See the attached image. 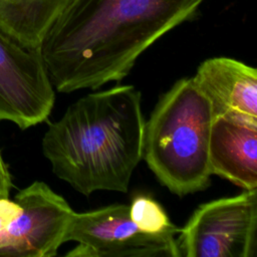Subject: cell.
Wrapping results in <instances>:
<instances>
[{"label": "cell", "instance_id": "cell-7", "mask_svg": "<svg viewBox=\"0 0 257 257\" xmlns=\"http://www.w3.org/2000/svg\"><path fill=\"white\" fill-rule=\"evenodd\" d=\"M18 214L7 226L0 243V255L52 257L65 243L74 214L68 203L47 184L35 181L14 197Z\"/></svg>", "mask_w": 257, "mask_h": 257}, {"label": "cell", "instance_id": "cell-10", "mask_svg": "<svg viewBox=\"0 0 257 257\" xmlns=\"http://www.w3.org/2000/svg\"><path fill=\"white\" fill-rule=\"evenodd\" d=\"M68 0H0V26L23 43L41 42Z\"/></svg>", "mask_w": 257, "mask_h": 257}, {"label": "cell", "instance_id": "cell-6", "mask_svg": "<svg viewBox=\"0 0 257 257\" xmlns=\"http://www.w3.org/2000/svg\"><path fill=\"white\" fill-rule=\"evenodd\" d=\"M54 100L40 48L0 26V120L26 130L47 119Z\"/></svg>", "mask_w": 257, "mask_h": 257}, {"label": "cell", "instance_id": "cell-13", "mask_svg": "<svg viewBox=\"0 0 257 257\" xmlns=\"http://www.w3.org/2000/svg\"><path fill=\"white\" fill-rule=\"evenodd\" d=\"M12 187L11 175L8 171V167L4 162V159L0 152V198L9 197V193Z\"/></svg>", "mask_w": 257, "mask_h": 257}, {"label": "cell", "instance_id": "cell-4", "mask_svg": "<svg viewBox=\"0 0 257 257\" xmlns=\"http://www.w3.org/2000/svg\"><path fill=\"white\" fill-rule=\"evenodd\" d=\"M257 191L200 205L177 239L186 257H254L257 248Z\"/></svg>", "mask_w": 257, "mask_h": 257}, {"label": "cell", "instance_id": "cell-8", "mask_svg": "<svg viewBox=\"0 0 257 257\" xmlns=\"http://www.w3.org/2000/svg\"><path fill=\"white\" fill-rule=\"evenodd\" d=\"M193 80L209 99L214 117L227 116L257 125V70L229 57H212Z\"/></svg>", "mask_w": 257, "mask_h": 257}, {"label": "cell", "instance_id": "cell-3", "mask_svg": "<svg viewBox=\"0 0 257 257\" xmlns=\"http://www.w3.org/2000/svg\"><path fill=\"white\" fill-rule=\"evenodd\" d=\"M213 119L209 99L193 77H186L160 97L145 121L143 159L173 194L184 197L210 186Z\"/></svg>", "mask_w": 257, "mask_h": 257}, {"label": "cell", "instance_id": "cell-5", "mask_svg": "<svg viewBox=\"0 0 257 257\" xmlns=\"http://www.w3.org/2000/svg\"><path fill=\"white\" fill-rule=\"evenodd\" d=\"M78 244L69 257H180L175 236L152 235L141 231L132 221L128 206L113 204L96 210L75 213L65 242Z\"/></svg>", "mask_w": 257, "mask_h": 257}, {"label": "cell", "instance_id": "cell-11", "mask_svg": "<svg viewBox=\"0 0 257 257\" xmlns=\"http://www.w3.org/2000/svg\"><path fill=\"white\" fill-rule=\"evenodd\" d=\"M128 213L136 226L147 234L176 236L180 231L171 222L163 207L146 195H138L133 199Z\"/></svg>", "mask_w": 257, "mask_h": 257}, {"label": "cell", "instance_id": "cell-12", "mask_svg": "<svg viewBox=\"0 0 257 257\" xmlns=\"http://www.w3.org/2000/svg\"><path fill=\"white\" fill-rule=\"evenodd\" d=\"M18 212L19 207L14 200H10L9 197L0 198V243L7 226Z\"/></svg>", "mask_w": 257, "mask_h": 257}, {"label": "cell", "instance_id": "cell-1", "mask_svg": "<svg viewBox=\"0 0 257 257\" xmlns=\"http://www.w3.org/2000/svg\"><path fill=\"white\" fill-rule=\"evenodd\" d=\"M204 0H68L40 45L59 92L125 77L139 56Z\"/></svg>", "mask_w": 257, "mask_h": 257}, {"label": "cell", "instance_id": "cell-2", "mask_svg": "<svg viewBox=\"0 0 257 257\" xmlns=\"http://www.w3.org/2000/svg\"><path fill=\"white\" fill-rule=\"evenodd\" d=\"M145 118L141 92L118 85L71 103L49 124L42 153L53 174L78 193H126L143 159Z\"/></svg>", "mask_w": 257, "mask_h": 257}, {"label": "cell", "instance_id": "cell-9", "mask_svg": "<svg viewBox=\"0 0 257 257\" xmlns=\"http://www.w3.org/2000/svg\"><path fill=\"white\" fill-rule=\"evenodd\" d=\"M213 175L243 190L257 188V125L227 116L214 117L209 140Z\"/></svg>", "mask_w": 257, "mask_h": 257}]
</instances>
